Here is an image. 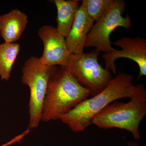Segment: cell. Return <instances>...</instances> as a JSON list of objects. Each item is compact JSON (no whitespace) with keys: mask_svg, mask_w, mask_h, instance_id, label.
<instances>
[{"mask_svg":"<svg viewBox=\"0 0 146 146\" xmlns=\"http://www.w3.org/2000/svg\"><path fill=\"white\" fill-rule=\"evenodd\" d=\"M133 79L130 75L119 73L103 91L82 101L60 120L74 132L83 131L92 124L94 118L108 105L119 99L133 97L135 88Z\"/></svg>","mask_w":146,"mask_h":146,"instance_id":"cell-1","label":"cell"},{"mask_svg":"<svg viewBox=\"0 0 146 146\" xmlns=\"http://www.w3.org/2000/svg\"><path fill=\"white\" fill-rule=\"evenodd\" d=\"M89 96V89L80 84L66 68L58 67L49 80L42 121L60 119Z\"/></svg>","mask_w":146,"mask_h":146,"instance_id":"cell-2","label":"cell"},{"mask_svg":"<svg viewBox=\"0 0 146 146\" xmlns=\"http://www.w3.org/2000/svg\"><path fill=\"white\" fill-rule=\"evenodd\" d=\"M135 86L130 101L112 102L94 118L92 124L104 129L116 128L128 131L139 141V125L146 115V90L142 84Z\"/></svg>","mask_w":146,"mask_h":146,"instance_id":"cell-3","label":"cell"},{"mask_svg":"<svg viewBox=\"0 0 146 146\" xmlns=\"http://www.w3.org/2000/svg\"><path fill=\"white\" fill-rule=\"evenodd\" d=\"M58 67L43 65L39 58L30 57L22 68V81L30 90L29 127L37 128L42 121L43 104L50 78Z\"/></svg>","mask_w":146,"mask_h":146,"instance_id":"cell-4","label":"cell"},{"mask_svg":"<svg viewBox=\"0 0 146 146\" xmlns=\"http://www.w3.org/2000/svg\"><path fill=\"white\" fill-rule=\"evenodd\" d=\"M99 54L96 49L89 53L72 54L65 68L80 84L89 89L92 97L103 91L114 78L110 71L98 62Z\"/></svg>","mask_w":146,"mask_h":146,"instance_id":"cell-5","label":"cell"},{"mask_svg":"<svg viewBox=\"0 0 146 146\" xmlns=\"http://www.w3.org/2000/svg\"><path fill=\"white\" fill-rule=\"evenodd\" d=\"M125 6L124 1L113 0L101 18L89 31L85 40V47H94L100 52L105 53L115 50L111 45L110 34L119 27L128 29L131 27L130 16H122Z\"/></svg>","mask_w":146,"mask_h":146,"instance_id":"cell-6","label":"cell"},{"mask_svg":"<svg viewBox=\"0 0 146 146\" xmlns=\"http://www.w3.org/2000/svg\"><path fill=\"white\" fill-rule=\"evenodd\" d=\"M121 48V50H115L103 56L105 60L106 69L112 70L114 74L117 73L115 61L118 58H129L138 64L139 68L137 80L146 76V39L137 36L134 38L121 37L114 43Z\"/></svg>","mask_w":146,"mask_h":146,"instance_id":"cell-7","label":"cell"},{"mask_svg":"<svg viewBox=\"0 0 146 146\" xmlns=\"http://www.w3.org/2000/svg\"><path fill=\"white\" fill-rule=\"evenodd\" d=\"M38 36L44 44V51L39 58L43 65L48 66H68L72 54L66 44L65 37L59 34L56 28L44 25L39 29Z\"/></svg>","mask_w":146,"mask_h":146,"instance_id":"cell-8","label":"cell"},{"mask_svg":"<svg viewBox=\"0 0 146 146\" xmlns=\"http://www.w3.org/2000/svg\"><path fill=\"white\" fill-rule=\"evenodd\" d=\"M94 22L87 16L83 6H80L70 31L65 38L68 49L72 54L83 52L86 36Z\"/></svg>","mask_w":146,"mask_h":146,"instance_id":"cell-9","label":"cell"},{"mask_svg":"<svg viewBox=\"0 0 146 146\" xmlns=\"http://www.w3.org/2000/svg\"><path fill=\"white\" fill-rule=\"evenodd\" d=\"M28 23L27 14L17 9L0 15V34L5 42H17L21 38Z\"/></svg>","mask_w":146,"mask_h":146,"instance_id":"cell-10","label":"cell"},{"mask_svg":"<svg viewBox=\"0 0 146 146\" xmlns=\"http://www.w3.org/2000/svg\"><path fill=\"white\" fill-rule=\"evenodd\" d=\"M57 9L56 28L60 35L68 36L76 14L80 7L78 0H53Z\"/></svg>","mask_w":146,"mask_h":146,"instance_id":"cell-11","label":"cell"},{"mask_svg":"<svg viewBox=\"0 0 146 146\" xmlns=\"http://www.w3.org/2000/svg\"><path fill=\"white\" fill-rule=\"evenodd\" d=\"M20 50L19 44H0V77L2 80L7 81L10 78L12 67Z\"/></svg>","mask_w":146,"mask_h":146,"instance_id":"cell-12","label":"cell"},{"mask_svg":"<svg viewBox=\"0 0 146 146\" xmlns=\"http://www.w3.org/2000/svg\"><path fill=\"white\" fill-rule=\"evenodd\" d=\"M113 0H83L82 5L89 18L97 22L111 5Z\"/></svg>","mask_w":146,"mask_h":146,"instance_id":"cell-13","label":"cell"},{"mask_svg":"<svg viewBox=\"0 0 146 146\" xmlns=\"http://www.w3.org/2000/svg\"><path fill=\"white\" fill-rule=\"evenodd\" d=\"M31 129L28 127L23 132H22L21 134L15 136L8 142L0 146H9L16 143H20L21 141L31 132Z\"/></svg>","mask_w":146,"mask_h":146,"instance_id":"cell-14","label":"cell"},{"mask_svg":"<svg viewBox=\"0 0 146 146\" xmlns=\"http://www.w3.org/2000/svg\"><path fill=\"white\" fill-rule=\"evenodd\" d=\"M128 146H140L138 143L133 141H130L127 143Z\"/></svg>","mask_w":146,"mask_h":146,"instance_id":"cell-15","label":"cell"}]
</instances>
